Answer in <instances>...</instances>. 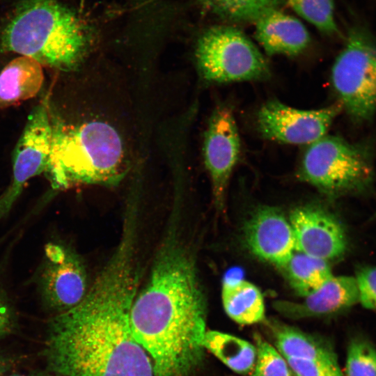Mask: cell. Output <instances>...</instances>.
<instances>
[{
    "label": "cell",
    "mask_w": 376,
    "mask_h": 376,
    "mask_svg": "<svg viewBox=\"0 0 376 376\" xmlns=\"http://www.w3.org/2000/svg\"><path fill=\"white\" fill-rule=\"evenodd\" d=\"M138 237L134 228L124 227L84 298L50 320L45 357L55 376H155L130 326L141 277Z\"/></svg>",
    "instance_id": "cell-1"
},
{
    "label": "cell",
    "mask_w": 376,
    "mask_h": 376,
    "mask_svg": "<svg viewBox=\"0 0 376 376\" xmlns=\"http://www.w3.org/2000/svg\"><path fill=\"white\" fill-rule=\"evenodd\" d=\"M207 303L194 258L177 227L166 229L130 311L155 376H190L202 362Z\"/></svg>",
    "instance_id": "cell-2"
},
{
    "label": "cell",
    "mask_w": 376,
    "mask_h": 376,
    "mask_svg": "<svg viewBox=\"0 0 376 376\" xmlns=\"http://www.w3.org/2000/svg\"><path fill=\"white\" fill-rule=\"evenodd\" d=\"M52 148L46 175L54 189L117 185L128 170L125 142L110 122L89 117L68 123L50 108Z\"/></svg>",
    "instance_id": "cell-3"
},
{
    "label": "cell",
    "mask_w": 376,
    "mask_h": 376,
    "mask_svg": "<svg viewBox=\"0 0 376 376\" xmlns=\"http://www.w3.org/2000/svg\"><path fill=\"white\" fill-rule=\"evenodd\" d=\"M89 29L57 0H23L0 31V51L29 56L42 66L74 70L84 58Z\"/></svg>",
    "instance_id": "cell-4"
},
{
    "label": "cell",
    "mask_w": 376,
    "mask_h": 376,
    "mask_svg": "<svg viewBox=\"0 0 376 376\" xmlns=\"http://www.w3.org/2000/svg\"><path fill=\"white\" fill-rule=\"evenodd\" d=\"M297 176L329 196L366 192L375 176L373 147L327 134L307 146Z\"/></svg>",
    "instance_id": "cell-5"
},
{
    "label": "cell",
    "mask_w": 376,
    "mask_h": 376,
    "mask_svg": "<svg viewBox=\"0 0 376 376\" xmlns=\"http://www.w3.org/2000/svg\"><path fill=\"white\" fill-rule=\"evenodd\" d=\"M196 58L201 75L210 83L262 81L271 75L259 49L232 26L221 25L207 30L198 40Z\"/></svg>",
    "instance_id": "cell-6"
},
{
    "label": "cell",
    "mask_w": 376,
    "mask_h": 376,
    "mask_svg": "<svg viewBox=\"0 0 376 376\" xmlns=\"http://www.w3.org/2000/svg\"><path fill=\"white\" fill-rule=\"evenodd\" d=\"M375 56L372 39L357 29L350 31L331 68L338 103L357 124L370 121L376 112Z\"/></svg>",
    "instance_id": "cell-7"
},
{
    "label": "cell",
    "mask_w": 376,
    "mask_h": 376,
    "mask_svg": "<svg viewBox=\"0 0 376 376\" xmlns=\"http://www.w3.org/2000/svg\"><path fill=\"white\" fill-rule=\"evenodd\" d=\"M50 108L45 95L27 118L13 152L10 185L0 195V220L9 213L26 183L46 171L52 139Z\"/></svg>",
    "instance_id": "cell-8"
},
{
    "label": "cell",
    "mask_w": 376,
    "mask_h": 376,
    "mask_svg": "<svg viewBox=\"0 0 376 376\" xmlns=\"http://www.w3.org/2000/svg\"><path fill=\"white\" fill-rule=\"evenodd\" d=\"M342 109L340 103L308 110L292 107L277 100H270L258 111L257 129L267 140L308 146L327 134Z\"/></svg>",
    "instance_id": "cell-9"
},
{
    "label": "cell",
    "mask_w": 376,
    "mask_h": 376,
    "mask_svg": "<svg viewBox=\"0 0 376 376\" xmlns=\"http://www.w3.org/2000/svg\"><path fill=\"white\" fill-rule=\"evenodd\" d=\"M38 281L45 305L56 314L77 306L89 288L86 269L79 255L57 243L45 246Z\"/></svg>",
    "instance_id": "cell-10"
},
{
    "label": "cell",
    "mask_w": 376,
    "mask_h": 376,
    "mask_svg": "<svg viewBox=\"0 0 376 376\" xmlns=\"http://www.w3.org/2000/svg\"><path fill=\"white\" fill-rule=\"evenodd\" d=\"M240 137L231 109L217 107L209 120L204 136L203 155L210 178L214 203L224 207L230 178L240 155Z\"/></svg>",
    "instance_id": "cell-11"
},
{
    "label": "cell",
    "mask_w": 376,
    "mask_h": 376,
    "mask_svg": "<svg viewBox=\"0 0 376 376\" xmlns=\"http://www.w3.org/2000/svg\"><path fill=\"white\" fill-rule=\"evenodd\" d=\"M295 251L324 260L338 259L347 249V237L340 221L315 205L301 206L290 215Z\"/></svg>",
    "instance_id": "cell-12"
},
{
    "label": "cell",
    "mask_w": 376,
    "mask_h": 376,
    "mask_svg": "<svg viewBox=\"0 0 376 376\" xmlns=\"http://www.w3.org/2000/svg\"><path fill=\"white\" fill-rule=\"evenodd\" d=\"M244 238L253 254L279 267L295 251L290 221L272 207H262L252 214L244 227Z\"/></svg>",
    "instance_id": "cell-13"
},
{
    "label": "cell",
    "mask_w": 376,
    "mask_h": 376,
    "mask_svg": "<svg viewBox=\"0 0 376 376\" xmlns=\"http://www.w3.org/2000/svg\"><path fill=\"white\" fill-rule=\"evenodd\" d=\"M300 302L274 301V308L283 316L299 320L334 315L359 302L355 277L332 276L322 286L304 297Z\"/></svg>",
    "instance_id": "cell-14"
},
{
    "label": "cell",
    "mask_w": 376,
    "mask_h": 376,
    "mask_svg": "<svg viewBox=\"0 0 376 376\" xmlns=\"http://www.w3.org/2000/svg\"><path fill=\"white\" fill-rule=\"evenodd\" d=\"M255 37L269 56H297L310 43L309 33L296 17L274 8L255 22Z\"/></svg>",
    "instance_id": "cell-15"
},
{
    "label": "cell",
    "mask_w": 376,
    "mask_h": 376,
    "mask_svg": "<svg viewBox=\"0 0 376 376\" xmlns=\"http://www.w3.org/2000/svg\"><path fill=\"white\" fill-rule=\"evenodd\" d=\"M42 67L26 56L10 61L0 72V108L15 106L36 96L44 81Z\"/></svg>",
    "instance_id": "cell-16"
},
{
    "label": "cell",
    "mask_w": 376,
    "mask_h": 376,
    "mask_svg": "<svg viewBox=\"0 0 376 376\" xmlns=\"http://www.w3.org/2000/svg\"><path fill=\"white\" fill-rule=\"evenodd\" d=\"M225 312L240 324H252L265 318L264 299L259 288L242 279L224 280L221 290Z\"/></svg>",
    "instance_id": "cell-17"
},
{
    "label": "cell",
    "mask_w": 376,
    "mask_h": 376,
    "mask_svg": "<svg viewBox=\"0 0 376 376\" xmlns=\"http://www.w3.org/2000/svg\"><path fill=\"white\" fill-rule=\"evenodd\" d=\"M276 350L285 359L338 362L327 345L294 327L272 324Z\"/></svg>",
    "instance_id": "cell-18"
},
{
    "label": "cell",
    "mask_w": 376,
    "mask_h": 376,
    "mask_svg": "<svg viewBox=\"0 0 376 376\" xmlns=\"http://www.w3.org/2000/svg\"><path fill=\"white\" fill-rule=\"evenodd\" d=\"M203 345L224 365L238 374L253 370L256 359L255 345L235 336L219 331H206Z\"/></svg>",
    "instance_id": "cell-19"
},
{
    "label": "cell",
    "mask_w": 376,
    "mask_h": 376,
    "mask_svg": "<svg viewBox=\"0 0 376 376\" xmlns=\"http://www.w3.org/2000/svg\"><path fill=\"white\" fill-rule=\"evenodd\" d=\"M280 268L291 288L302 297L317 290L333 276L328 261L297 251Z\"/></svg>",
    "instance_id": "cell-20"
},
{
    "label": "cell",
    "mask_w": 376,
    "mask_h": 376,
    "mask_svg": "<svg viewBox=\"0 0 376 376\" xmlns=\"http://www.w3.org/2000/svg\"><path fill=\"white\" fill-rule=\"evenodd\" d=\"M218 17L232 22H254L282 0H198Z\"/></svg>",
    "instance_id": "cell-21"
},
{
    "label": "cell",
    "mask_w": 376,
    "mask_h": 376,
    "mask_svg": "<svg viewBox=\"0 0 376 376\" xmlns=\"http://www.w3.org/2000/svg\"><path fill=\"white\" fill-rule=\"evenodd\" d=\"M320 32L334 36L338 32L335 21L333 0H282Z\"/></svg>",
    "instance_id": "cell-22"
},
{
    "label": "cell",
    "mask_w": 376,
    "mask_h": 376,
    "mask_svg": "<svg viewBox=\"0 0 376 376\" xmlns=\"http://www.w3.org/2000/svg\"><path fill=\"white\" fill-rule=\"evenodd\" d=\"M256 359L251 376H292L286 359L260 335H255Z\"/></svg>",
    "instance_id": "cell-23"
},
{
    "label": "cell",
    "mask_w": 376,
    "mask_h": 376,
    "mask_svg": "<svg viewBox=\"0 0 376 376\" xmlns=\"http://www.w3.org/2000/svg\"><path fill=\"white\" fill-rule=\"evenodd\" d=\"M345 376H376V349L367 340L357 338L349 344Z\"/></svg>",
    "instance_id": "cell-24"
},
{
    "label": "cell",
    "mask_w": 376,
    "mask_h": 376,
    "mask_svg": "<svg viewBox=\"0 0 376 376\" xmlns=\"http://www.w3.org/2000/svg\"><path fill=\"white\" fill-rule=\"evenodd\" d=\"M292 372L297 376H343L338 362L287 359Z\"/></svg>",
    "instance_id": "cell-25"
},
{
    "label": "cell",
    "mask_w": 376,
    "mask_h": 376,
    "mask_svg": "<svg viewBox=\"0 0 376 376\" xmlns=\"http://www.w3.org/2000/svg\"><path fill=\"white\" fill-rule=\"evenodd\" d=\"M359 302L368 309H376V266H362L356 272Z\"/></svg>",
    "instance_id": "cell-26"
},
{
    "label": "cell",
    "mask_w": 376,
    "mask_h": 376,
    "mask_svg": "<svg viewBox=\"0 0 376 376\" xmlns=\"http://www.w3.org/2000/svg\"><path fill=\"white\" fill-rule=\"evenodd\" d=\"M15 320V313L11 305L0 293V338L13 331Z\"/></svg>",
    "instance_id": "cell-27"
},
{
    "label": "cell",
    "mask_w": 376,
    "mask_h": 376,
    "mask_svg": "<svg viewBox=\"0 0 376 376\" xmlns=\"http://www.w3.org/2000/svg\"><path fill=\"white\" fill-rule=\"evenodd\" d=\"M10 376H55L52 373L14 374Z\"/></svg>",
    "instance_id": "cell-28"
},
{
    "label": "cell",
    "mask_w": 376,
    "mask_h": 376,
    "mask_svg": "<svg viewBox=\"0 0 376 376\" xmlns=\"http://www.w3.org/2000/svg\"><path fill=\"white\" fill-rule=\"evenodd\" d=\"M7 366L6 361L0 358V376H2L6 371Z\"/></svg>",
    "instance_id": "cell-29"
},
{
    "label": "cell",
    "mask_w": 376,
    "mask_h": 376,
    "mask_svg": "<svg viewBox=\"0 0 376 376\" xmlns=\"http://www.w3.org/2000/svg\"><path fill=\"white\" fill-rule=\"evenodd\" d=\"M375 72H376V56H375Z\"/></svg>",
    "instance_id": "cell-30"
},
{
    "label": "cell",
    "mask_w": 376,
    "mask_h": 376,
    "mask_svg": "<svg viewBox=\"0 0 376 376\" xmlns=\"http://www.w3.org/2000/svg\"><path fill=\"white\" fill-rule=\"evenodd\" d=\"M292 376H297V375H295V374L292 373Z\"/></svg>",
    "instance_id": "cell-31"
}]
</instances>
